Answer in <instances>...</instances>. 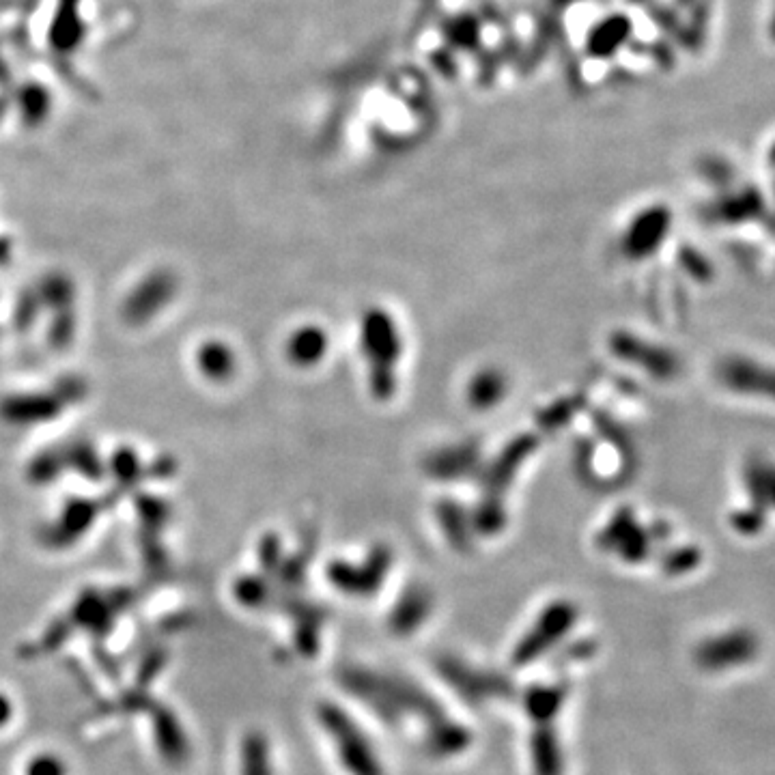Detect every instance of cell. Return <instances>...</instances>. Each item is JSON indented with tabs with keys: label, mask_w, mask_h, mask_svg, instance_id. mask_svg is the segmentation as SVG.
Here are the masks:
<instances>
[{
	"label": "cell",
	"mask_w": 775,
	"mask_h": 775,
	"mask_svg": "<svg viewBox=\"0 0 775 775\" xmlns=\"http://www.w3.org/2000/svg\"><path fill=\"white\" fill-rule=\"evenodd\" d=\"M341 683L351 696H356L386 722H401L405 717H418L425 728L444 717V711L433 696L416 683L384 672L366 668H347L341 672Z\"/></svg>",
	"instance_id": "cell-1"
},
{
	"label": "cell",
	"mask_w": 775,
	"mask_h": 775,
	"mask_svg": "<svg viewBox=\"0 0 775 775\" xmlns=\"http://www.w3.org/2000/svg\"><path fill=\"white\" fill-rule=\"evenodd\" d=\"M317 717L321 728L330 735L338 760L349 775H386L382 760L354 717L334 702H321Z\"/></svg>",
	"instance_id": "cell-2"
},
{
	"label": "cell",
	"mask_w": 775,
	"mask_h": 775,
	"mask_svg": "<svg viewBox=\"0 0 775 775\" xmlns=\"http://www.w3.org/2000/svg\"><path fill=\"white\" fill-rule=\"evenodd\" d=\"M575 623V610L567 603H558L547 608L537 625H532V629L526 633L524 638L519 640L513 651V664L515 666H528L532 661L541 659L549 648L556 646L562 636L573 627Z\"/></svg>",
	"instance_id": "cell-3"
},
{
	"label": "cell",
	"mask_w": 775,
	"mask_h": 775,
	"mask_svg": "<svg viewBox=\"0 0 775 775\" xmlns=\"http://www.w3.org/2000/svg\"><path fill=\"white\" fill-rule=\"evenodd\" d=\"M440 674L446 683L455 687V692L472 704L491 698H506L513 694V685L502 674L478 670L459 659L446 657L440 661Z\"/></svg>",
	"instance_id": "cell-4"
},
{
	"label": "cell",
	"mask_w": 775,
	"mask_h": 775,
	"mask_svg": "<svg viewBox=\"0 0 775 775\" xmlns=\"http://www.w3.org/2000/svg\"><path fill=\"white\" fill-rule=\"evenodd\" d=\"M177 291V278L168 270L151 272L143 283H140L123 304V317L132 326L145 323L155 317L160 310L173 300Z\"/></svg>",
	"instance_id": "cell-5"
},
{
	"label": "cell",
	"mask_w": 775,
	"mask_h": 775,
	"mask_svg": "<svg viewBox=\"0 0 775 775\" xmlns=\"http://www.w3.org/2000/svg\"><path fill=\"white\" fill-rule=\"evenodd\" d=\"M97 509H100V506L91 500H84V498L69 500L65 504L61 519L56 521L50 530H46V534H44L46 545L61 549V547L76 543L82 534L93 526V521L97 517Z\"/></svg>",
	"instance_id": "cell-6"
},
{
	"label": "cell",
	"mask_w": 775,
	"mask_h": 775,
	"mask_svg": "<svg viewBox=\"0 0 775 775\" xmlns=\"http://www.w3.org/2000/svg\"><path fill=\"white\" fill-rule=\"evenodd\" d=\"M63 403L54 394H20L9 397L0 405V416L16 425H33V422H46L61 414Z\"/></svg>",
	"instance_id": "cell-7"
},
{
	"label": "cell",
	"mask_w": 775,
	"mask_h": 775,
	"mask_svg": "<svg viewBox=\"0 0 775 775\" xmlns=\"http://www.w3.org/2000/svg\"><path fill=\"white\" fill-rule=\"evenodd\" d=\"M530 760L534 775H562L565 756L552 724H537L530 737Z\"/></svg>",
	"instance_id": "cell-8"
},
{
	"label": "cell",
	"mask_w": 775,
	"mask_h": 775,
	"mask_svg": "<svg viewBox=\"0 0 775 775\" xmlns=\"http://www.w3.org/2000/svg\"><path fill=\"white\" fill-rule=\"evenodd\" d=\"M115 612H119V608L108 595L104 597L97 593V590H84L80 599L76 601L72 618L69 620H72V625L91 629L93 633H97V636H102V633L106 636L112 623H115V620H112L115 618Z\"/></svg>",
	"instance_id": "cell-9"
},
{
	"label": "cell",
	"mask_w": 775,
	"mask_h": 775,
	"mask_svg": "<svg viewBox=\"0 0 775 775\" xmlns=\"http://www.w3.org/2000/svg\"><path fill=\"white\" fill-rule=\"evenodd\" d=\"M153 728H155V739H158V750H160L166 763H171V765L186 763L190 748H188L186 735H183V730L177 722V717L168 709L158 707V704H155Z\"/></svg>",
	"instance_id": "cell-10"
},
{
	"label": "cell",
	"mask_w": 775,
	"mask_h": 775,
	"mask_svg": "<svg viewBox=\"0 0 775 775\" xmlns=\"http://www.w3.org/2000/svg\"><path fill=\"white\" fill-rule=\"evenodd\" d=\"M425 730H427V735H425L427 750L433 756H442V758L444 756H457L463 750L470 748L472 735L468 732V728H463L461 724L448 720L446 715L440 717V720H435L433 724H429Z\"/></svg>",
	"instance_id": "cell-11"
},
{
	"label": "cell",
	"mask_w": 775,
	"mask_h": 775,
	"mask_svg": "<svg viewBox=\"0 0 775 775\" xmlns=\"http://www.w3.org/2000/svg\"><path fill=\"white\" fill-rule=\"evenodd\" d=\"M567 685H537L526 694V711L534 724H552L567 700Z\"/></svg>",
	"instance_id": "cell-12"
},
{
	"label": "cell",
	"mask_w": 775,
	"mask_h": 775,
	"mask_svg": "<svg viewBox=\"0 0 775 775\" xmlns=\"http://www.w3.org/2000/svg\"><path fill=\"white\" fill-rule=\"evenodd\" d=\"M242 775H274L270 743L263 732H248L242 741Z\"/></svg>",
	"instance_id": "cell-13"
},
{
	"label": "cell",
	"mask_w": 775,
	"mask_h": 775,
	"mask_svg": "<svg viewBox=\"0 0 775 775\" xmlns=\"http://www.w3.org/2000/svg\"><path fill=\"white\" fill-rule=\"evenodd\" d=\"M63 459H65V468H72L78 474H82L89 481H102L104 478V463L100 455L95 453V448L87 442H74L65 446L63 450Z\"/></svg>",
	"instance_id": "cell-14"
},
{
	"label": "cell",
	"mask_w": 775,
	"mask_h": 775,
	"mask_svg": "<svg viewBox=\"0 0 775 775\" xmlns=\"http://www.w3.org/2000/svg\"><path fill=\"white\" fill-rule=\"evenodd\" d=\"M37 298H39L41 306L52 308L54 313H59V310H65V308H72L74 298H76L72 278L65 276V274L46 276L39 283Z\"/></svg>",
	"instance_id": "cell-15"
},
{
	"label": "cell",
	"mask_w": 775,
	"mask_h": 775,
	"mask_svg": "<svg viewBox=\"0 0 775 775\" xmlns=\"http://www.w3.org/2000/svg\"><path fill=\"white\" fill-rule=\"evenodd\" d=\"M196 360H199V369L203 371V375L214 379V382H222V379H227L233 373V354L229 347L222 343H205L199 349Z\"/></svg>",
	"instance_id": "cell-16"
},
{
	"label": "cell",
	"mask_w": 775,
	"mask_h": 775,
	"mask_svg": "<svg viewBox=\"0 0 775 775\" xmlns=\"http://www.w3.org/2000/svg\"><path fill=\"white\" fill-rule=\"evenodd\" d=\"M429 610L431 608L427 599H418V597L405 599L399 608L392 612L390 627L394 633H399V636H407V633L416 631L422 623H425Z\"/></svg>",
	"instance_id": "cell-17"
},
{
	"label": "cell",
	"mask_w": 775,
	"mask_h": 775,
	"mask_svg": "<svg viewBox=\"0 0 775 775\" xmlns=\"http://www.w3.org/2000/svg\"><path fill=\"white\" fill-rule=\"evenodd\" d=\"M110 472H112V476H115L119 489L123 491V489L134 487L140 481V476H143V465H140L138 455L134 453L132 448L123 446L117 450L115 455H112Z\"/></svg>",
	"instance_id": "cell-18"
},
{
	"label": "cell",
	"mask_w": 775,
	"mask_h": 775,
	"mask_svg": "<svg viewBox=\"0 0 775 775\" xmlns=\"http://www.w3.org/2000/svg\"><path fill=\"white\" fill-rule=\"evenodd\" d=\"M63 470L65 459L61 450H44L28 465V481L35 485H48L54 478H59Z\"/></svg>",
	"instance_id": "cell-19"
},
{
	"label": "cell",
	"mask_w": 775,
	"mask_h": 775,
	"mask_svg": "<svg viewBox=\"0 0 775 775\" xmlns=\"http://www.w3.org/2000/svg\"><path fill=\"white\" fill-rule=\"evenodd\" d=\"M136 509L145 521V530L153 532H158L168 521V515H171L168 504L158 496H149V493H140L136 498Z\"/></svg>",
	"instance_id": "cell-20"
},
{
	"label": "cell",
	"mask_w": 775,
	"mask_h": 775,
	"mask_svg": "<svg viewBox=\"0 0 775 775\" xmlns=\"http://www.w3.org/2000/svg\"><path fill=\"white\" fill-rule=\"evenodd\" d=\"M76 336V315L72 308L59 310L50 323L48 341L54 349H67Z\"/></svg>",
	"instance_id": "cell-21"
},
{
	"label": "cell",
	"mask_w": 775,
	"mask_h": 775,
	"mask_svg": "<svg viewBox=\"0 0 775 775\" xmlns=\"http://www.w3.org/2000/svg\"><path fill=\"white\" fill-rule=\"evenodd\" d=\"M89 386L84 384V379L78 375H65L54 386V397L61 403H80L84 397H87Z\"/></svg>",
	"instance_id": "cell-22"
},
{
	"label": "cell",
	"mask_w": 775,
	"mask_h": 775,
	"mask_svg": "<svg viewBox=\"0 0 775 775\" xmlns=\"http://www.w3.org/2000/svg\"><path fill=\"white\" fill-rule=\"evenodd\" d=\"M24 775H67V767L59 756L39 754L26 765Z\"/></svg>",
	"instance_id": "cell-23"
},
{
	"label": "cell",
	"mask_w": 775,
	"mask_h": 775,
	"mask_svg": "<svg viewBox=\"0 0 775 775\" xmlns=\"http://www.w3.org/2000/svg\"><path fill=\"white\" fill-rule=\"evenodd\" d=\"M39 308H41V302L37 298V291H26L16 306V326L20 330L31 328L33 321L39 315Z\"/></svg>",
	"instance_id": "cell-24"
},
{
	"label": "cell",
	"mask_w": 775,
	"mask_h": 775,
	"mask_svg": "<svg viewBox=\"0 0 775 775\" xmlns=\"http://www.w3.org/2000/svg\"><path fill=\"white\" fill-rule=\"evenodd\" d=\"M140 545H143L145 560H147V565L151 567V571H160V569H164V565H166V554H164L162 545L158 543V532L145 530V532H143V537H140Z\"/></svg>",
	"instance_id": "cell-25"
},
{
	"label": "cell",
	"mask_w": 775,
	"mask_h": 775,
	"mask_svg": "<svg viewBox=\"0 0 775 775\" xmlns=\"http://www.w3.org/2000/svg\"><path fill=\"white\" fill-rule=\"evenodd\" d=\"M235 595L244 605H263L267 590L263 582L255 580V577H246V580H239L235 584Z\"/></svg>",
	"instance_id": "cell-26"
},
{
	"label": "cell",
	"mask_w": 775,
	"mask_h": 775,
	"mask_svg": "<svg viewBox=\"0 0 775 775\" xmlns=\"http://www.w3.org/2000/svg\"><path fill=\"white\" fill-rule=\"evenodd\" d=\"M69 631H72V620H69V618L67 620H59V623H56L44 636V648H56V646H59L69 636Z\"/></svg>",
	"instance_id": "cell-27"
},
{
	"label": "cell",
	"mask_w": 775,
	"mask_h": 775,
	"mask_svg": "<svg viewBox=\"0 0 775 775\" xmlns=\"http://www.w3.org/2000/svg\"><path fill=\"white\" fill-rule=\"evenodd\" d=\"M164 661H166V655H164V653H151V655L145 659L143 670H140V683L147 685V683L153 679V676H158L160 668L164 666Z\"/></svg>",
	"instance_id": "cell-28"
},
{
	"label": "cell",
	"mask_w": 775,
	"mask_h": 775,
	"mask_svg": "<svg viewBox=\"0 0 775 775\" xmlns=\"http://www.w3.org/2000/svg\"><path fill=\"white\" fill-rule=\"evenodd\" d=\"M175 472H177V463L173 457H168V455L155 459L149 468V474L155 478H171Z\"/></svg>",
	"instance_id": "cell-29"
},
{
	"label": "cell",
	"mask_w": 775,
	"mask_h": 775,
	"mask_svg": "<svg viewBox=\"0 0 775 775\" xmlns=\"http://www.w3.org/2000/svg\"><path fill=\"white\" fill-rule=\"evenodd\" d=\"M11 715H13L11 700L5 694H0V728H3L11 720Z\"/></svg>",
	"instance_id": "cell-30"
},
{
	"label": "cell",
	"mask_w": 775,
	"mask_h": 775,
	"mask_svg": "<svg viewBox=\"0 0 775 775\" xmlns=\"http://www.w3.org/2000/svg\"><path fill=\"white\" fill-rule=\"evenodd\" d=\"M11 259V244L7 239H0V265H5Z\"/></svg>",
	"instance_id": "cell-31"
},
{
	"label": "cell",
	"mask_w": 775,
	"mask_h": 775,
	"mask_svg": "<svg viewBox=\"0 0 775 775\" xmlns=\"http://www.w3.org/2000/svg\"><path fill=\"white\" fill-rule=\"evenodd\" d=\"M769 35H771V39L775 41V5H773V13H771V22H769Z\"/></svg>",
	"instance_id": "cell-32"
}]
</instances>
